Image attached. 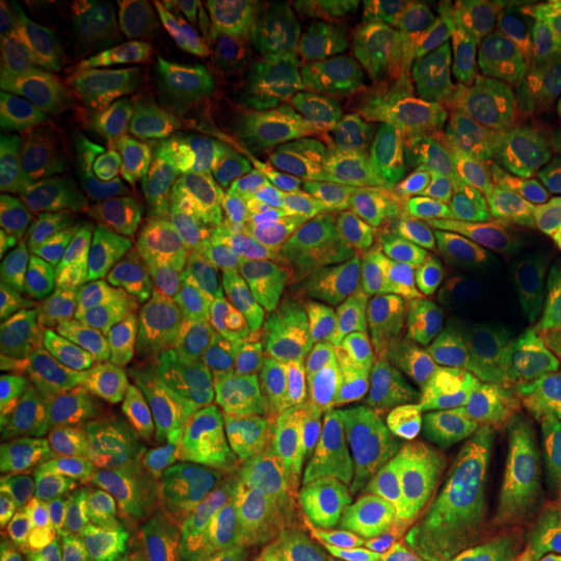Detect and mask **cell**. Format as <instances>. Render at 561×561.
Returning a JSON list of instances; mask_svg holds the SVG:
<instances>
[{
  "instance_id": "obj_5",
  "label": "cell",
  "mask_w": 561,
  "mask_h": 561,
  "mask_svg": "<svg viewBox=\"0 0 561 561\" xmlns=\"http://www.w3.org/2000/svg\"><path fill=\"white\" fill-rule=\"evenodd\" d=\"M559 489L530 434H458L432 468L430 515L479 533L515 561H551L559 553Z\"/></svg>"
},
{
  "instance_id": "obj_13",
  "label": "cell",
  "mask_w": 561,
  "mask_h": 561,
  "mask_svg": "<svg viewBox=\"0 0 561 561\" xmlns=\"http://www.w3.org/2000/svg\"><path fill=\"white\" fill-rule=\"evenodd\" d=\"M128 310V297L73 252L45 237L0 234V314L11 328L76 331Z\"/></svg>"
},
{
  "instance_id": "obj_15",
  "label": "cell",
  "mask_w": 561,
  "mask_h": 561,
  "mask_svg": "<svg viewBox=\"0 0 561 561\" xmlns=\"http://www.w3.org/2000/svg\"><path fill=\"white\" fill-rule=\"evenodd\" d=\"M333 276V244H301L268 271L229 284L216 301V318L261 343L276 359L322 328Z\"/></svg>"
},
{
  "instance_id": "obj_34",
  "label": "cell",
  "mask_w": 561,
  "mask_h": 561,
  "mask_svg": "<svg viewBox=\"0 0 561 561\" xmlns=\"http://www.w3.org/2000/svg\"><path fill=\"white\" fill-rule=\"evenodd\" d=\"M208 561H229V559H221V557H214V559H208Z\"/></svg>"
},
{
  "instance_id": "obj_24",
  "label": "cell",
  "mask_w": 561,
  "mask_h": 561,
  "mask_svg": "<svg viewBox=\"0 0 561 561\" xmlns=\"http://www.w3.org/2000/svg\"><path fill=\"white\" fill-rule=\"evenodd\" d=\"M385 16L390 21L403 58L409 60L411 70L416 73L421 87L426 89V94L437 102L442 115H447L455 125L468 130V112L462 107L458 87H455L453 79L450 60H447L442 42L411 16L405 3H392V0H388L385 3Z\"/></svg>"
},
{
  "instance_id": "obj_29",
  "label": "cell",
  "mask_w": 561,
  "mask_h": 561,
  "mask_svg": "<svg viewBox=\"0 0 561 561\" xmlns=\"http://www.w3.org/2000/svg\"><path fill=\"white\" fill-rule=\"evenodd\" d=\"M515 19L533 66L561 81V0H523L515 3Z\"/></svg>"
},
{
  "instance_id": "obj_35",
  "label": "cell",
  "mask_w": 561,
  "mask_h": 561,
  "mask_svg": "<svg viewBox=\"0 0 561 561\" xmlns=\"http://www.w3.org/2000/svg\"><path fill=\"white\" fill-rule=\"evenodd\" d=\"M551 561H561V551H559V553H557V557H553Z\"/></svg>"
},
{
  "instance_id": "obj_33",
  "label": "cell",
  "mask_w": 561,
  "mask_h": 561,
  "mask_svg": "<svg viewBox=\"0 0 561 561\" xmlns=\"http://www.w3.org/2000/svg\"><path fill=\"white\" fill-rule=\"evenodd\" d=\"M553 517H557V528L561 533V489H559V496H557V507H553ZM559 551H561V546H559Z\"/></svg>"
},
{
  "instance_id": "obj_20",
  "label": "cell",
  "mask_w": 561,
  "mask_h": 561,
  "mask_svg": "<svg viewBox=\"0 0 561 561\" xmlns=\"http://www.w3.org/2000/svg\"><path fill=\"white\" fill-rule=\"evenodd\" d=\"M3 100V182L0 185L50 191L100 178V167L91 161L81 138L70 128L50 96L30 81Z\"/></svg>"
},
{
  "instance_id": "obj_6",
  "label": "cell",
  "mask_w": 561,
  "mask_h": 561,
  "mask_svg": "<svg viewBox=\"0 0 561 561\" xmlns=\"http://www.w3.org/2000/svg\"><path fill=\"white\" fill-rule=\"evenodd\" d=\"M0 216L5 229L53 240L100 276L121 284L149 286L180 271L185 261L182 229L167 221L144 193L112 174L50 191L0 185Z\"/></svg>"
},
{
  "instance_id": "obj_26",
  "label": "cell",
  "mask_w": 561,
  "mask_h": 561,
  "mask_svg": "<svg viewBox=\"0 0 561 561\" xmlns=\"http://www.w3.org/2000/svg\"><path fill=\"white\" fill-rule=\"evenodd\" d=\"M42 58L39 5L3 0L0 5V94H11L34 79Z\"/></svg>"
},
{
  "instance_id": "obj_30",
  "label": "cell",
  "mask_w": 561,
  "mask_h": 561,
  "mask_svg": "<svg viewBox=\"0 0 561 561\" xmlns=\"http://www.w3.org/2000/svg\"><path fill=\"white\" fill-rule=\"evenodd\" d=\"M421 549L432 561H515L489 538L439 515L426 517Z\"/></svg>"
},
{
  "instance_id": "obj_19",
  "label": "cell",
  "mask_w": 561,
  "mask_h": 561,
  "mask_svg": "<svg viewBox=\"0 0 561 561\" xmlns=\"http://www.w3.org/2000/svg\"><path fill=\"white\" fill-rule=\"evenodd\" d=\"M216 533L248 561H348L356 525L328 489L289 491L224 515Z\"/></svg>"
},
{
  "instance_id": "obj_28",
  "label": "cell",
  "mask_w": 561,
  "mask_h": 561,
  "mask_svg": "<svg viewBox=\"0 0 561 561\" xmlns=\"http://www.w3.org/2000/svg\"><path fill=\"white\" fill-rule=\"evenodd\" d=\"M185 553L180 530H110L94 538L81 561H185Z\"/></svg>"
},
{
  "instance_id": "obj_25",
  "label": "cell",
  "mask_w": 561,
  "mask_h": 561,
  "mask_svg": "<svg viewBox=\"0 0 561 561\" xmlns=\"http://www.w3.org/2000/svg\"><path fill=\"white\" fill-rule=\"evenodd\" d=\"M517 112L530 133V149L546 178L561 187V81L533 66Z\"/></svg>"
},
{
  "instance_id": "obj_4",
  "label": "cell",
  "mask_w": 561,
  "mask_h": 561,
  "mask_svg": "<svg viewBox=\"0 0 561 561\" xmlns=\"http://www.w3.org/2000/svg\"><path fill=\"white\" fill-rule=\"evenodd\" d=\"M53 392L58 471L151 437L172 413L170 392L144 339L115 314L83 322L66 335L55 359Z\"/></svg>"
},
{
  "instance_id": "obj_1",
  "label": "cell",
  "mask_w": 561,
  "mask_h": 561,
  "mask_svg": "<svg viewBox=\"0 0 561 561\" xmlns=\"http://www.w3.org/2000/svg\"><path fill=\"white\" fill-rule=\"evenodd\" d=\"M388 208L405 268L434 286L462 284L538 224V203L510 164L445 159L405 144L390 151Z\"/></svg>"
},
{
  "instance_id": "obj_32",
  "label": "cell",
  "mask_w": 561,
  "mask_h": 561,
  "mask_svg": "<svg viewBox=\"0 0 561 561\" xmlns=\"http://www.w3.org/2000/svg\"><path fill=\"white\" fill-rule=\"evenodd\" d=\"M362 561H432L421 546L411 543H375Z\"/></svg>"
},
{
  "instance_id": "obj_11",
  "label": "cell",
  "mask_w": 561,
  "mask_h": 561,
  "mask_svg": "<svg viewBox=\"0 0 561 561\" xmlns=\"http://www.w3.org/2000/svg\"><path fill=\"white\" fill-rule=\"evenodd\" d=\"M185 367L203 473L224 500L248 507L289 491L322 489L318 466L297 442L276 455H255L237 437L231 413L242 392L263 380L261 369L231 356L203 333L187 339Z\"/></svg>"
},
{
  "instance_id": "obj_18",
  "label": "cell",
  "mask_w": 561,
  "mask_h": 561,
  "mask_svg": "<svg viewBox=\"0 0 561 561\" xmlns=\"http://www.w3.org/2000/svg\"><path fill=\"white\" fill-rule=\"evenodd\" d=\"M55 359L45 335H3L0 343V473L5 481L50 486L58 473Z\"/></svg>"
},
{
  "instance_id": "obj_31",
  "label": "cell",
  "mask_w": 561,
  "mask_h": 561,
  "mask_svg": "<svg viewBox=\"0 0 561 561\" xmlns=\"http://www.w3.org/2000/svg\"><path fill=\"white\" fill-rule=\"evenodd\" d=\"M530 439L551 468L561 471V392L541 416L533 421Z\"/></svg>"
},
{
  "instance_id": "obj_9",
  "label": "cell",
  "mask_w": 561,
  "mask_h": 561,
  "mask_svg": "<svg viewBox=\"0 0 561 561\" xmlns=\"http://www.w3.org/2000/svg\"><path fill=\"white\" fill-rule=\"evenodd\" d=\"M450 430L409 367L390 356L375 424L354 450V468L375 543L421 546L430 517V476Z\"/></svg>"
},
{
  "instance_id": "obj_27",
  "label": "cell",
  "mask_w": 561,
  "mask_h": 561,
  "mask_svg": "<svg viewBox=\"0 0 561 561\" xmlns=\"http://www.w3.org/2000/svg\"><path fill=\"white\" fill-rule=\"evenodd\" d=\"M426 9L453 34H458L476 60L483 66H494L496 30H500V13L504 9L502 3H494V0H442V3H426Z\"/></svg>"
},
{
  "instance_id": "obj_2",
  "label": "cell",
  "mask_w": 561,
  "mask_h": 561,
  "mask_svg": "<svg viewBox=\"0 0 561 561\" xmlns=\"http://www.w3.org/2000/svg\"><path fill=\"white\" fill-rule=\"evenodd\" d=\"M354 201L356 170L328 167L187 178L161 206L216 271L250 278L339 229Z\"/></svg>"
},
{
  "instance_id": "obj_22",
  "label": "cell",
  "mask_w": 561,
  "mask_h": 561,
  "mask_svg": "<svg viewBox=\"0 0 561 561\" xmlns=\"http://www.w3.org/2000/svg\"><path fill=\"white\" fill-rule=\"evenodd\" d=\"M405 9L445 47L447 60H450L453 68L455 87H458L462 107L468 112V130L479 133L483 138L500 140V144H515V140H520L528 133L520 112L496 89V83L489 79L481 62L471 58L466 53V47L455 39V34L442 21L432 16L426 3H405Z\"/></svg>"
},
{
  "instance_id": "obj_36",
  "label": "cell",
  "mask_w": 561,
  "mask_h": 561,
  "mask_svg": "<svg viewBox=\"0 0 561 561\" xmlns=\"http://www.w3.org/2000/svg\"><path fill=\"white\" fill-rule=\"evenodd\" d=\"M191 561H203V559H198V557H195V559H191Z\"/></svg>"
},
{
  "instance_id": "obj_16",
  "label": "cell",
  "mask_w": 561,
  "mask_h": 561,
  "mask_svg": "<svg viewBox=\"0 0 561 561\" xmlns=\"http://www.w3.org/2000/svg\"><path fill=\"white\" fill-rule=\"evenodd\" d=\"M382 138V117L362 102H320L242 136L206 149L193 159L187 178L219 172H250L289 161L359 159Z\"/></svg>"
},
{
  "instance_id": "obj_17",
  "label": "cell",
  "mask_w": 561,
  "mask_h": 561,
  "mask_svg": "<svg viewBox=\"0 0 561 561\" xmlns=\"http://www.w3.org/2000/svg\"><path fill=\"white\" fill-rule=\"evenodd\" d=\"M276 371L297 380L305 396L301 434L322 460L362 445L382 401V375L364 356H354L322 339H310L271 359Z\"/></svg>"
},
{
  "instance_id": "obj_12",
  "label": "cell",
  "mask_w": 561,
  "mask_h": 561,
  "mask_svg": "<svg viewBox=\"0 0 561 561\" xmlns=\"http://www.w3.org/2000/svg\"><path fill=\"white\" fill-rule=\"evenodd\" d=\"M450 320L439 286L392 261L377 244L354 240L335 250L333 289L322 328L351 348L411 351Z\"/></svg>"
},
{
  "instance_id": "obj_7",
  "label": "cell",
  "mask_w": 561,
  "mask_h": 561,
  "mask_svg": "<svg viewBox=\"0 0 561 561\" xmlns=\"http://www.w3.org/2000/svg\"><path fill=\"white\" fill-rule=\"evenodd\" d=\"M50 500L83 533L219 528L221 502L193 455L136 439L62 466Z\"/></svg>"
},
{
  "instance_id": "obj_10",
  "label": "cell",
  "mask_w": 561,
  "mask_h": 561,
  "mask_svg": "<svg viewBox=\"0 0 561 561\" xmlns=\"http://www.w3.org/2000/svg\"><path fill=\"white\" fill-rule=\"evenodd\" d=\"M39 89L81 138L83 149L112 178L146 180L164 157V136L149 96L123 70L89 58L62 37L39 5Z\"/></svg>"
},
{
  "instance_id": "obj_3",
  "label": "cell",
  "mask_w": 561,
  "mask_h": 561,
  "mask_svg": "<svg viewBox=\"0 0 561 561\" xmlns=\"http://www.w3.org/2000/svg\"><path fill=\"white\" fill-rule=\"evenodd\" d=\"M182 83L210 136L248 133L305 110L291 32L278 5L193 0L178 11Z\"/></svg>"
},
{
  "instance_id": "obj_23",
  "label": "cell",
  "mask_w": 561,
  "mask_h": 561,
  "mask_svg": "<svg viewBox=\"0 0 561 561\" xmlns=\"http://www.w3.org/2000/svg\"><path fill=\"white\" fill-rule=\"evenodd\" d=\"M301 416H305L301 388L294 377L276 371L242 392L231 413V426L250 453L276 455L294 445Z\"/></svg>"
},
{
  "instance_id": "obj_21",
  "label": "cell",
  "mask_w": 561,
  "mask_h": 561,
  "mask_svg": "<svg viewBox=\"0 0 561 561\" xmlns=\"http://www.w3.org/2000/svg\"><path fill=\"white\" fill-rule=\"evenodd\" d=\"M79 528L50 496L5 483L0 491V561H76Z\"/></svg>"
},
{
  "instance_id": "obj_8",
  "label": "cell",
  "mask_w": 561,
  "mask_h": 561,
  "mask_svg": "<svg viewBox=\"0 0 561 561\" xmlns=\"http://www.w3.org/2000/svg\"><path fill=\"white\" fill-rule=\"evenodd\" d=\"M453 437L530 434L561 392V356L494 335H442L398 354Z\"/></svg>"
},
{
  "instance_id": "obj_14",
  "label": "cell",
  "mask_w": 561,
  "mask_h": 561,
  "mask_svg": "<svg viewBox=\"0 0 561 561\" xmlns=\"http://www.w3.org/2000/svg\"><path fill=\"white\" fill-rule=\"evenodd\" d=\"M297 66L301 81L328 102L380 94L398 68L392 26L364 0H301Z\"/></svg>"
}]
</instances>
